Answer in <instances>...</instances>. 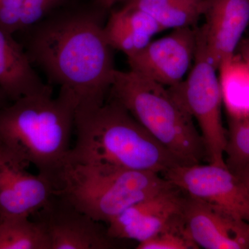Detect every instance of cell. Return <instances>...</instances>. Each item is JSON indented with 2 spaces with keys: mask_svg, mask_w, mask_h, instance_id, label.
<instances>
[{
  "mask_svg": "<svg viewBox=\"0 0 249 249\" xmlns=\"http://www.w3.org/2000/svg\"><path fill=\"white\" fill-rule=\"evenodd\" d=\"M30 165L0 149V220L31 217L55 193L48 178L29 171Z\"/></svg>",
  "mask_w": 249,
  "mask_h": 249,
  "instance_id": "30bf717a",
  "label": "cell"
},
{
  "mask_svg": "<svg viewBox=\"0 0 249 249\" xmlns=\"http://www.w3.org/2000/svg\"><path fill=\"white\" fill-rule=\"evenodd\" d=\"M45 229L51 249H110L114 241L108 235L107 226L75 209L55 194L34 215Z\"/></svg>",
  "mask_w": 249,
  "mask_h": 249,
  "instance_id": "9c48e42d",
  "label": "cell"
},
{
  "mask_svg": "<svg viewBox=\"0 0 249 249\" xmlns=\"http://www.w3.org/2000/svg\"><path fill=\"white\" fill-rule=\"evenodd\" d=\"M108 96L122 105L181 165L200 163L206 159L194 119L167 87L131 70H116Z\"/></svg>",
  "mask_w": 249,
  "mask_h": 249,
  "instance_id": "277c9868",
  "label": "cell"
},
{
  "mask_svg": "<svg viewBox=\"0 0 249 249\" xmlns=\"http://www.w3.org/2000/svg\"><path fill=\"white\" fill-rule=\"evenodd\" d=\"M137 249H199L186 227L183 213L151 238L140 242Z\"/></svg>",
  "mask_w": 249,
  "mask_h": 249,
  "instance_id": "d6986e66",
  "label": "cell"
},
{
  "mask_svg": "<svg viewBox=\"0 0 249 249\" xmlns=\"http://www.w3.org/2000/svg\"><path fill=\"white\" fill-rule=\"evenodd\" d=\"M219 79L222 102L229 119L249 118V70L240 54L220 65Z\"/></svg>",
  "mask_w": 249,
  "mask_h": 249,
  "instance_id": "2e32d148",
  "label": "cell"
},
{
  "mask_svg": "<svg viewBox=\"0 0 249 249\" xmlns=\"http://www.w3.org/2000/svg\"><path fill=\"white\" fill-rule=\"evenodd\" d=\"M197 29H174L169 36L152 41L127 57L129 70L170 88L185 79L196 57Z\"/></svg>",
  "mask_w": 249,
  "mask_h": 249,
  "instance_id": "ba28073f",
  "label": "cell"
},
{
  "mask_svg": "<svg viewBox=\"0 0 249 249\" xmlns=\"http://www.w3.org/2000/svg\"><path fill=\"white\" fill-rule=\"evenodd\" d=\"M225 160L232 171L249 164V118L229 119Z\"/></svg>",
  "mask_w": 249,
  "mask_h": 249,
  "instance_id": "ffe728a7",
  "label": "cell"
},
{
  "mask_svg": "<svg viewBox=\"0 0 249 249\" xmlns=\"http://www.w3.org/2000/svg\"><path fill=\"white\" fill-rule=\"evenodd\" d=\"M150 15L163 29L193 27L204 16L206 0H128Z\"/></svg>",
  "mask_w": 249,
  "mask_h": 249,
  "instance_id": "e0dca14e",
  "label": "cell"
},
{
  "mask_svg": "<svg viewBox=\"0 0 249 249\" xmlns=\"http://www.w3.org/2000/svg\"><path fill=\"white\" fill-rule=\"evenodd\" d=\"M67 0H25L19 32L27 30L48 17Z\"/></svg>",
  "mask_w": 249,
  "mask_h": 249,
  "instance_id": "44dd1931",
  "label": "cell"
},
{
  "mask_svg": "<svg viewBox=\"0 0 249 249\" xmlns=\"http://www.w3.org/2000/svg\"><path fill=\"white\" fill-rule=\"evenodd\" d=\"M187 196L249 222V196L227 165H178L162 175Z\"/></svg>",
  "mask_w": 249,
  "mask_h": 249,
  "instance_id": "52a82bcc",
  "label": "cell"
},
{
  "mask_svg": "<svg viewBox=\"0 0 249 249\" xmlns=\"http://www.w3.org/2000/svg\"><path fill=\"white\" fill-rule=\"evenodd\" d=\"M240 51V55L243 59L244 61L247 64L249 70V37L241 41L238 47Z\"/></svg>",
  "mask_w": 249,
  "mask_h": 249,
  "instance_id": "cb8c5ba5",
  "label": "cell"
},
{
  "mask_svg": "<svg viewBox=\"0 0 249 249\" xmlns=\"http://www.w3.org/2000/svg\"><path fill=\"white\" fill-rule=\"evenodd\" d=\"M74 130L76 142L66 163L160 175L181 165L122 105L109 97L101 106L76 111Z\"/></svg>",
  "mask_w": 249,
  "mask_h": 249,
  "instance_id": "7a4b0ae2",
  "label": "cell"
},
{
  "mask_svg": "<svg viewBox=\"0 0 249 249\" xmlns=\"http://www.w3.org/2000/svg\"><path fill=\"white\" fill-rule=\"evenodd\" d=\"M171 185L151 172L66 163L55 194L94 220L108 224L129 206Z\"/></svg>",
  "mask_w": 249,
  "mask_h": 249,
  "instance_id": "5b68a950",
  "label": "cell"
},
{
  "mask_svg": "<svg viewBox=\"0 0 249 249\" xmlns=\"http://www.w3.org/2000/svg\"><path fill=\"white\" fill-rule=\"evenodd\" d=\"M0 249H51L45 229L28 217L0 220Z\"/></svg>",
  "mask_w": 249,
  "mask_h": 249,
  "instance_id": "ac0fdd59",
  "label": "cell"
},
{
  "mask_svg": "<svg viewBox=\"0 0 249 249\" xmlns=\"http://www.w3.org/2000/svg\"><path fill=\"white\" fill-rule=\"evenodd\" d=\"M186 194L171 186L127 208L107 224L115 240L140 242L151 238L183 213Z\"/></svg>",
  "mask_w": 249,
  "mask_h": 249,
  "instance_id": "8fae6325",
  "label": "cell"
},
{
  "mask_svg": "<svg viewBox=\"0 0 249 249\" xmlns=\"http://www.w3.org/2000/svg\"><path fill=\"white\" fill-rule=\"evenodd\" d=\"M52 88L45 84L24 47L0 29V89L11 102Z\"/></svg>",
  "mask_w": 249,
  "mask_h": 249,
  "instance_id": "5bb4252c",
  "label": "cell"
},
{
  "mask_svg": "<svg viewBox=\"0 0 249 249\" xmlns=\"http://www.w3.org/2000/svg\"><path fill=\"white\" fill-rule=\"evenodd\" d=\"M10 103H11V101H9V98H7V96L5 95V93L0 89V108L7 106Z\"/></svg>",
  "mask_w": 249,
  "mask_h": 249,
  "instance_id": "484cf974",
  "label": "cell"
},
{
  "mask_svg": "<svg viewBox=\"0 0 249 249\" xmlns=\"http://www.w3.org/2000/svg\"><path fill=\"white\" fill-rule=\"evenodd\" d=\"M25 0H0V29L14 35L19 32Z\"/></svg>",
  "mask_w": 249,
  "mask_h": 249,
  "instance_id": "7402d4cb",
  "label": "cell"
},
{
  "mask_svg": "<svg viewBox=\"0 0 249 249\" xmlns=\"http://www.w3.org/2000/svg\"><path fill=\"white\" fill-rule=\"evenodd\" d=\"M217 70L197 29L194 65L183 81L168 89L197 123L206 160L209 163L225 165L227 131L222 122V92Z\"/></svg>",
  "mask_w": 249,
  "mask_h": 249,
  "instance_id": "8992f818",
  "label": "cell"
},
{
  "mask_svg": "<svg viewBox=\"0 0 249 249\" xmlns=\"http://www.w3.org/2000/svg\"><path fill=\"white\" fill-rule=\"evenodd\" d=\"M183 215L199 248L249 249V222L187 195Z\"/></svg>",
  "mask_w": 249,
  "mask_h": 249,
  "instance_id": "7c38bea8",
  "label": "cell"
},
{
  "mask_svg": "<svg viewBox=\"0 0 249 249\" xmlns=\"http://www.w3.org/2000/svg\"><path fill=\"white\" fill-rule=\"evenodd\" d=\"M75 109L53 88L0 108V149L35 166L55 187L71 150Z\"/></svg>",
  "mask_w": 249,
  "mask_h": 249,
  "instance_id": "3957f363",
  "label": "cell"
},
{
  "mask_svg": "<svg viewBox=\"0 0 249 249\" xmlns=\"http://www.w3.org/2000/svg\"><path fill=\"white\" fill-rule=\"evenodd\" d=\"M98 7L103 10L109 9L120 2H125L128 0H95Z\"/></svg>",
  "mask_w": 249,
  "mask_h": 249,
  "instance_id": "d4e9b609",
  "label": "cell"
},
{
  "mask_svg": "<svg viewBox=\"0 0 249 249\" xmlns=\"http://www.w3.org/2000/svg\"><path fill=\"white\" fill-rule=\"evenodd\" d=\"M103 26L98 11H83L49 15L24 31L33 65L75 112L101 106L109 94L116 69Z\"/></svg>",
  "mask_w": 249,
  "mask_h": 249,
  "instance_id": "6da1fadb",
  "label": "cell"
},
{
  "mask_svg": "<svg viewBox=\"0 0 249 249\" xmlns=\"http://www.w3.org/2000/svg\"><path fill=\"white\" fill-rule=\"evenodd\" d=\"M206 23L199 30L217 70L238 49L249 24V0H206Z\"/></svg>",
  "mask_w": 249,
  "mask_h": 249,
  "instance_id": "4fadbf2b",
  "label": "cell"
},
{
  "mask_svg": "<svg viewBox=\"0 0 249 249\" xmlns=\"http://www.w3.org/2000/svg\"><path fill=\"white\" fill-rule=\"evenodd\" d=\"M232 172L238 177L243 183L249 196V164L237 168Z\"/></svg>",
  "mask_w": 249,
  "mask_h": 249,
  "instance_id": "603a6c76",
  "label": "cell"
},
{
  "mask_svg": "<svg viewBox=\"0 0 249 249\" xmlns=\"http://www.w3.org/2000/svg\"><path fill=\"white\" fill-rule=\"evenodd\" d=\"M163 31L150 15L127 3L113 11L103 26L108 44L127 58L141 52L156 34Z\"/></svg>",
  "mask_w": 249,
  "mask_h": 249,
  "instance_id": "9a60e30c",
  "label": "cell"
}]
</instances>
